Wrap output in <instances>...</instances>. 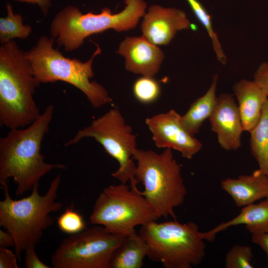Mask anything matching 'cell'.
<instances>
[{
    "instance_id": "1",
    "label": "cell",
    "mask_w": 268,
    "mask_h": 268,
    "mask_svg": "<svg viewBox=\"0 0 268 268\" xmlns=\"http://www.w3.org/2000/svg\"><path fill=\"white\" fill-rule=\"evenodd\" d=\"M54 111V106L48 105L30 125L10 130L0 139V184L2 186L13 179L17 197L39 186L41 178L53 169L66 168L64 164L46 162L41 153Z\"/></svg>"
},
{
    "instance_id": "2",
    "label": "cell",
    "mask_w": 268,
    "mask_h": 268,
    "mask_svg": "<svg viewBox=\"0 0 268 268\" xmlns=\"http://www.w3.org/2000/svg\"><path fill=\"white\" fill-rule=\"evenodd\" d=\"M40 82L27 52L13 40L0 47V124L25 128L41 114L34 94Z\"/></svg>"
},
{
    "instance_id": "3",
    "label": "cell",
    "mask_w": 268,
    "mask_h": 268,
    "mask_svg": "<svg viewBox=\"0 0 268 268\" xmlns=\"http://www.w3.org/2000/svg\"><path fill=\"white\" fill-rule=\"evenodd\" d=\"M61 180L57 175L43 196L36 186L29 196L18 200L11 198L8 184L2 186L4 198L0 201V225L12 235L18 260L22 252L40 242L43 231L53 224L50 214L62 209L63 203L57 201Z\"/></svg>"
},
{
    "instance_id": "4",
    "label": "cell",
    "mask_w": 268,
    "mask_h": 268,
    "mask_svg": "<svg viewBox=\"0 0 268 268\" xmlns=\"http://www.w3.org/2000/svg\"><path fill=\"white\" fill-rule=\"evenodd\" d=\"M55 38L40 37L36 45L27 52L35 76L40 83L62 81L68 83L82 91L92 106L100 108L111 103L112 99L106 89L90 79L94 75L92 64L96 56L101 53L99 46L88 61L65 57L53 47Z\"/></svg>"
},
{
    "instance_id": "5",
    "label": "cell",
    "mask_w": 268,
    "mask_h": 268,
    "mask_svg": "<svg viewBox=\"0 0 268 268\" xmlns=\"http://www.w3.org/2000/svg\"><path fill=\"white\" fill-rule=\"evenodd\" d=\"M125 4L124 8L116 13L105 7L99 14H83L75 6H66L51 22L52 37L59 47L70 52L78 49L92 34L110 29L117 32L132 29L143 16L147 5L144 0H125Z\"/></svg>"
},
{
    "instance_id": "6",
    "label": "cell",
    "mask_w": 268,
    "mask_h": 268,
    "mask_svg": "<svg viewBox=\"0 0 268 268\" xmlns=\"http://www.w3.org/2000/svg\"><path fill=\"white\" fill-rule=\"evenodd\" d=\"M133 158L137 163L135 179L143 186L147 201L161 217L176 219L174 209L183 203L187 189L172 149L157 153L135 148Z\"/></svg>"
},
{
    "instance_id": "7",
    "label": "cell",
    "mask_w": 268,
    "mask_h": 268,
    "mask_svg": "<svg viewBox=\"0 0 268 268\" xmlns=\"http://www.w3.org/2000/svg\"><path fill=\"white\" fill-rule=\"evenodd\" d=\"M138 233L146 243L147 257L165 268H191L205 255L203 232L194 222L153 221L141 226Z\"/></svg>"
},
{
    "instance_id": "8",
    "label": "cell",
    "mask_w": 268,
    "mask_h": 268,
    "mask_svg": "<svg viewBox=\"0 0 268 268\" xmlns=\"http://www.w3.org/2000/svg\"><path fill=\"white\" fill-rule=\"evenodd\" d=\"M136 183L111 185L97 197L89 217L112 234L126 236L135 227L156 221L161 217L137 187Z\"/></svg>"
},
{
    "instance_id": "9",
    "label": "cell",
    "mask_w": 268,
    "mask_h": 268,
    "mask_svg": "<svg viewBox=\"0 0 268 268\" xmlns=\"http://www.w3.org/2000/svg\"><path fill=\"white\" fill-rule=\"evenodd\" d=\"M85 137L93 138L118 162L119 168L112 174L114 178L123 184L136 180V165L133 158L136 148V136L118 109H111L93 120L89 126L79 130L65 145L76 144Z\"/></svg>"
},
{
    "instance_id": "10",
    "label": "cell",
    "mask_w": 268,
    "mask_h": 268,
    "mask_svg": "<svg viewBox=\"0 0 268 268\" xmlns=\"http://www.w3.org/2000/svg\"><path fill=\"white\" fill-rule=\"evenodd\" d=\"M125 236L96 225L65 238L51 258L55 268H110V260Z\"/></svg>"
},
{
    "instance_id": "11",
    "label": "cell",
    "mask_w": 268,
    "mask_h": 268,
    "mask_svg": "<svg viewBox=\"0 0 268 268\" xmlns=\"http://www.w3.org/2000/svg\"><path fill=\"white\" fill-rule=\"evenodd\" d=\"M145 124L158 148L174 149L191 159L202 148L201 142L182 126L181 116L174 110L147 118Z\"/></svg>"
},
{
    "instance_id": "12",
    "label": "cell",
    "mask_w": 268,
    "mask_h": 268,
    "mask_svg": "<svg viewBox=\"0 0 268 268\" xmlns=\"http://www.w3.org/2000/svg\"><path fill=\"white\" fill-rule=\"evenodd\" d=\"M143 17L142 36L157 46L168 44L178 31L193 26L186 13L176 8L152 5Z\"/></svg>"
},
{
    "instance_id": "13",
    "label": "cell",
    "mask_w": 268,
    "mask_h": 268,
    "mask_svg": "<svg viewBox=\"0 0 268 268\" xmlns=\"http://www.w3.org/2000/svg\"><path fill=\"white\" fill-rule=\"evenodd\" d=\"M211 130L216 135L223 149L235 150L241 146V137L244 131L238 108L233 95L221 94L209 118Z\"/></svg>"
},
{
    "instance_id": "14",
    "label": "cell",
    "mask_w": 268,
    "mask_h": 268,
    "mask_svg": "<svg viewBox=\"0 0 268 268\" xmlns=\"http://www.w3.org/2000/svg\"><path fill=\"white\" fill-rule=\"evenodd\" d=\"M117 53L124 57L127 70L151 77L159 71L164 58L162 50L142 36L126 37Z\"/></svg>"
},
{
    "instance_id": "15",
    "label": "cell",
    "mask_w": 268,
    "mask_h": 268,
    "mask_svg": "<svg viewBox=\"0 0 268 268\" xmlns=\"http://www.w3.org/2000/svg\"><path fill=\"white\" fill-rule=\"evenodd\" d=\"M221 186L239 207L268 197V176L259 169L250 175L223 180Z\"/></svg>"
},
{
    "instance_id": "16",
    "label": "cell",
    "mask_w": 268,
    "mask_h": 268,
    "mask_svg": "<svg viewBox=\"0 0 268 268\" xmlns=\"http://www.w3.org/2000/svg\"><path fill=\"white\" fill-rule=\"evenodd\" d=\"M244 131L250 132L261 115L264 105L268 99L254 80L242 79L233 86Z\"/></svg>"
},
{
    "instance_id": "17",
    "label": "cell",
    "mask_w": 268,
    "mask_h": 268,
    "mask_svg": "<svg viewBox=\"0 0 268 268\" xmlns=\"http://www.w3.org/2000/svg\"><path fill=\"white\" fill-rule=\"evenodd\" d=\"M240 224L245 225L246 228L252 235L268 232V199L258 203H253L243 207L240 213L234 218L203 232L204 239L212 242L217 233Z\"/></svg>"
},
{
    "instance_id": "18",
    "label": "cell",
    "mask_w": 268,
    "mask_h": 268,
    "mask_svg": "<svg viewBox=\"0 0 268 268\" xmlns=\"http://www.w3.org/2000/svg\"><path fill=\"white\" fill-rule=\"evenodd\" d=\"M218 76L214 74L207 91L193 102L187 112L181 116L184 128L192 136L197 134L203 122L209 119L216 106L217 98L216 90Z\"/></svg>"
},
{
    "instance_id": "19",
    "label": "cell",
    "mask_w": 268,
    "mask_h": 268,
    "mask_svg": "<svg viewBox=\"0 0 268 268\" xmlns=\"http://www.w3.org/2000/svg\"><path fill=\"white\" fill-rule=\"evenodd\" d=\"M147 253L145 241L135 231L125 236L114 251L110 260V268H141Z\"/></svg>"
},
{
    "instance_id": "20",
    "label": "cell",
    "mask_w": 268,
    "mask_h": 268,
    "mask_svg": "<svg viewBox=\"0 0 268 268\" xmlns=\"http://www.w3.org/2000/svg\"><path fill=\"white\" fill-rule=\"evenodd\" d=\"M251 152L259 170L268 176V99L258 122L250 132Z\"/></svg>"
},
{
    "instance_id": "21",
    "label": "cell",
    "mask_w": 268,
    "mask_h": 268,
    "mask_svg": "<svg viewBox=\"0 0 268 268\" xmlns=\"http://www.w3.org/2000/svg\"><path fill=\"white\" fill-rule=\"evenodd\" d=\"M7 15L0 18V42L5 44L13 38L25 39L32 32V27L23 24V18L20 14L13 12L11 5L8 3L6 6Z\"/></svg>"
},
{
    "instance_id": "22",
    "label": "cell",
    "mask_w": 268,
    "mask_h": 268,
    "mask_svg": "<svg viewBox=\"0 0 268 268\" xmlns=\"http://www.w3.org/2000/svg\"><path fill=\"white\" fill-rule=\"evenodd\" d=\"M199 22L206 30L211 41L213 50L218 62L224 65L227 57L223 50L217 33L213 28L211 18L206 9L198 0H186Z\"/></svg>"
},
{
    "instance_id": "23",
    "label": "cell",
    "mask_w": 268,
    "mask_h": 268,
    "mask_svg": "<svg viewBox=\"0 0 268 268\" xmlns=\"http://www.w3.org/2000/svg\"><path fill=\"white\" fill-rule=\"evenodd\" d=\"M133 91L138 101L147 104L154 102L158 98L161 87L153 77L142 75L134 81Z\"/></svg>"
},
{
    "instance_id": "24",
    "label": "cell",
    "mask_w": 268,
    "mask_h": 268,
    "mask_svg": "<svg viewBox=\"0 0 268 268\" xmlns=\"http://www.w3.org/2000/svg\"><path fill=\"white\" fill-rule=\"evenodd\" d=\"M253 253L249 246L235 245L227 252L225 257L226 268H252Z\"/></svg>"
},
{
    "instance_id": "25",
    "label": "cell",
    "mask_w": 268,
    "mask_h": 268,
    "mask_svg": "<svg viewBox=\"0 0 268 268\" xmlns=\"http://www.w3.org/2000/svg\"><path fill=\"white\" fill-rule=\"evenodd\" d=\"M57 224L63 232L70 235L79 233L86 228L82 216L69 206L57 218Z\"/></svg>"
},
{
    "instance_id": "26",
    "label": "cell",
    "mask_w": 268,
    "mask_h": 268,
    "mask_svg": "<svg viewBox=\"0 0 268 268\" xmlns=\"http://www.w3.org/2000/svg\"><path fill=\"white\" fill-rule=\"evenodd\" d=\"M253 80L268 96V62H263L258 66Z\"/></svg>"
},
{
    "instance_id": "27",
    "label": "cell",
    "mask_w": 268,
    "mask_h": 268,
    "mask_svg": "<svg viewBox=\"0 0 268 268\" xmlns=\"http://www.w3.org/2000/svg\"><path fill=\"white\" fill-rule=\"evenodd\" d=\"M36 247H30L24 251V264L26 268H50L42 262L36 253Z\"/></svg>"
},
{
    "instance_id": "28",
    "label": "cell",
    "mask_w": 268,
    "mask_h": 268,
    "mask_svg": "<svg viewBox=\"0 0 268 268\" xmlns=\"http://www.w3.org/2000/svg\"><path fill=\"white\" fill-rule=\"evenodd\" d=\"M16 253L7 248L0 247V268H18Z\"/></svg>"
},
{
    "instance_id": "29",
    "label": "cell",
    "mask_w": 268,
    "mask_h": 268,
    "mask_svg": "<svg viewBox=\"0 0 268 268\" xmlns=\"http://www.w3.org/2000/svg\"><path fill=\"white\" fill-rule=\"evenodd\" d=\"M252 241L264 251L268 261V232L252 235Z\"/></svg>"
},
{
    "instance_id": "30",
    "label": "cell",
    "mask_w": 268,
    "mask_h": 268,
    "mask_svg": "<svg viewBox=\"0 0 268 268\" xmlns=\"http://www.w3.org/2000/svg\"><path fill=\"white\" fill-rule=\"evenodd\" d=\"M15 244L14 239L10 232L0 230V247H14Z\"/></svg>"
},
{
    "instance_id": "31",
    "label": "cell",
    "mask_w": 268,
    "mask_h": 268,
    "mask_svg": "<svg viewBox=\"0 0 268 268\" xmlns=\"http://www.w3.org/2000/svg\"><path fill=\"white\" fill-rule=\"evenodd\" d=\"M18 1L26 2L38 4L43 14L46 16L48 14L49 7L51 5V0H14Z\"/></svg>"
},
{
    "instance_id": "32",
    "label": "cell",
    "mask_w": 268,
    "mask_h": 268,
    "mask_svg": "<svg viewBox=\"0 0 268 268\" xmlns=\"http://www.w3.org/2000/svg\"><path fill=\"white\" fill-rule=\"evenodd\" d=\"M267 198L268 199V197Z\"/></svg>"
}]
</instances>
